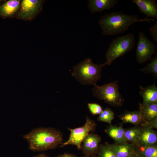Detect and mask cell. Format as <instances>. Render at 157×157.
Returning a JSON list of instances; mask_svg holds the SVG:
<instances>
[{
    "mask_svg": "<svg viewBox=\"0 0 157 157\" xmlns=\"http://www.w3.org/2000/svg\"><path fill=\"white\" fill-rule=\"evenodd\" d=\"M105 131L116 143L127 142L124 136L125 129L121 126H117L110 124Z\"/></svg>",
    "mask_w": 157,
    "mask_h": 157,
    "instance_id": "ac0fdd59",
    "label": "cell"
},
{
    "mask_svg": "<svg viewBox=\"0 0 157 157\" xmlns=\"http://www.w3.org/2000/svg\"><path fill=\"white\" fill-rule=\"evenodd\" d=\"M124 123H129L135 125H140L145 122L141 111H126L119 116Z\"/></svg>",
    "mask_w": 157,
    "mask_h": 157,
    "instance_id": "e0dca14e",
    "label": "cell"
},
{
    "mask_svg": "<svg viewBox=\"0 0 157 157\" xmlns=\"http://www.w3.org/2000/svg\"><path fill=\"white\" fill-rule=\"evenodd\" d=\"M101 140L98 135L91 133H89L83 140L81 149L85 156H94L98 154L99 143Z\"/></svg>",
    "mask_w": 157,
    "mask_h": 157,
    "instance_id": "9c48e42d",
    "label": "cell"
},
{
    "mask_svg": "<svg viewBox=\"0 0 157 157\" xmlns=\"http://www.w3.org/2000/svg\"><path fill=\"white\" fill-rule=\"evenodd\" d=\"M114 113L109 108H106L103 110L99 114L98 119L99 121L106 122L111 124L114 118Z\"/></svg>",
    "mask_w": 157,
    "mask_h": 157,
    "instance_id": "7402d4cb",
    "label": "cell"
},
{
    "mask_svg": "<svg viewBox=\"0 0 157 157\" xmlns=\"http://www.w3.org/2000/svg\"><path fill=\"white\" fill-rule=\"evenodd\" d=\"M135 39L131 33L114 39L109 44L105 55L106 65H110L117 58L126 54L135 47Z\"/></svg>",
    "mask_w": 157,
    "mask_h": 157,
    "instance_id": "277c9868",
    "label": "cell"
},
{
    "mask_svg": "<svg viewBox=\"0 0 157 157\" xmlns=\"http://www.w3.org/2000/svg\"><path fill=\"white\" fill-rule=\"evenodd\" d=\"M96 126L95 122L87 117L85 122L82 126L75 129H68L70 131L69 138L66 141L62 143L60 147L71 145L76 146L79 150L81 149L83 140L90 132L94 131Z\"/></svg>",
    "mask_w": 157,
    "mask_h": 157,
    "instance_id": "8992f818",
    "label": "cell"
},
{
    "mask_svg": "<svg viewBox=\"0 0 157 157\" xmlns=\"http://www.w3.org/2000/svg\"><path fill=\"white\" fill-rule=\"evenodd\" d=\"M23 137L28 142L29 149L33 151L54 149L62 143L63 140L61 133L51 128H36Z\"/></svg>",
    "mask_w": 157,
    "mask_h": 157,
    "instance_id": "7a4b0ae2",
    "label": "cell"
},
{
    "mask_svg": "<svg viewBox=\"0 0 157 157\" xmlns=\"http://www.w3.org/2000/svg\"><path fill=\"white\" fill-rule=\"evenodd\" d=\"M88 2L89 9L93 13L110 10L118 3L117 0H90Z\"/></svg>",
    "mask_w": 157,
    "mask_h": 157,
    "instance_id": "4fadbf2b",
    "label": "cell"
},
{
    "mask_svg": "<svg viewBox=\"0 0 157 157\" xmlns=\"http://www.w3.org/2000/svg\"><path fill=\"white\" fill-rule=\"evenodd\" d=\"M129 157H143L135 150L131 154Z\"/></svg>",
    "mask_w": 157,
    "mask_h": 157,
    "instance_id": "484cf974",
    "label": "cell"
},
{
    "mask_svg": "<svg viewBox=\"0 0 157 157\" xmlns=\"http://www.w3.org/2000/svg\"><path fill=\"white\" fill-rule=\"evenodd\" d=\"M135 150L143 157H157V144L148 146L135 145Z\"/></svg>",
    "mask_w": 157,
    "mask_h": 157,
    "instance_id": "ffe728a7",
    "label": "cell"
},
{
    "mask_svg": "<svg viewBox=\"0 0 157 157\" xmlns=\"http://www.w3.org/2000/svg\"><path fill=\"white\" fill-rule=\"evenodd\" d=\"M149 30L152 37L154 41L157 42V21H156L154 25L149 28Z\"/></svg>",
    "mask_w": 157,
    "mask_h": 157,
    "instance_id": "d4e9b609",
    "label": "cell"
},
{
    "mask_svg": "<svg viewBox=\"0 0 157 157\" xmlns=\"http://www.w3.org/2000/svg\"><path fill=\"white\" fill-rule=\"evenodd\" d=\"M88 106L90 112L93 115H99L103 110L100 105L96 103H88Z\"/></svg>",
    "mask_w": 157,
    "mask_h": 157,
    "instance_id": "cb8c5ba5",
    "label": "cell"
},
{
    "mask_svg": "<svg viewBox=\"0 0 157 157\" xmlns=\"http://www.w3.org/2000/svg\"><path fill=\"white\" fill-rule=\"evenodd\" d=\"M6 1V0H0V3H3V2H5Z\"/></svg>",
    "mask_w": 157,
    "mask_h": 157,
    "instance_id": "f1b7e54d",
    "label": "cell"
},
{
    "mask_svg": "<svg viewBox=\"0 0 157 157\" xmlns=\"http://www.w3.org/2000/svg\"><path fill=\"white\" fill-rule=\"evenodd\" d=\"M44 1L42 0H23L20 9L15 16L18 19L32 21L41 11Z\"/></svg>",
    "mask_w": 157,
    "mask_h": 157,
    "instance_id": "ba28073f",
    "label": "cell"
},
{
    "mask_svg": "<svg viewBox=\"0 0 157 157\" xmlns=\"http://www.w3.org/2000/svg\"><path fill=\"white\" fill-rule=\"evenodd\" d=\"M21 1L19 0L6 1L0 6V17L5 19L15 16L20 9Z\"/></svg>",
    "mask_w": 157,
    "mask_h": 157,
    "instance_id": "7c38bea8",
    "label": "cell"
},
{
    "mask_svg": "<svg viewBox=\"0 0 157 157\" xmlns=\"http://www.w3.org/2000/svg\"><path fill=\"white\" fill-rule=\"evenodd\" d=\"M104 63L95 64L92 60L87 58L75 65L72 76L83 85H94L101 78Z\"/></svg>",
    "mask_w": 157,
    "mask_h": 157,
    "instance_id": "3957f363",
    "label": "cell"
},
{
    "mask_svg": "<svg viewBox=\"0 0 157 157\" xmlns=\"http://www.w3.org/2000/svg\"><path fill=\"white\" fill-rule=\"evenodd\" d=\"M83 157H94V156H84Z\"/></svg>",
    "mask_w": 157,
    "mask_h": 157,
    "instance_id": "f546056e",
    "label": "cell"
},
{
    "mask_svg": "<svg viewBox=\"0 0 157 157\" xmlns=\"http://www.w3.org/2000/svg\"><path fill=\"white\" fill-rule=\"evenodd\" d=\"M140 129V127L135 125L134 127L125 129L124 136L127 142L134 145H137Z\"/></svg>",
    "mask_w": 157,
    "mask_h": 157,
    "instance_id": "d6986e66",
    "label": "cell"
},
{
    "mask_svg": "<svg viewBox=\"0 0 157 157\" xmlns=\"http://www.w3.org/2000/svg\"><path fill=\"white\" fill-rule=\"evenodd\" d=\"M117 157H129L135 148V145L128 142L109 144Z\"/></svg>",
    "mask_w": 157,
    "mask_h": 157,
    "instance_id": "9a60e30c",
    "label": "cell"
},
{
    "mask_svg": "<svg viewBox=\"0 0 157 157\" xmlns=\"http://www.w3.org/2000/svg\"><path fill=\"white\" fill-rule=\"evenodd\" d=\"M139 88V93L143 99L142 105L157 103V87L155 83L147 87L141 85Z\"/></svg>",
    "mask_w": 157,
    "mask_h": 157,
    "instance_id": "5bb4252c",
    "label": "cell"
},
{
    "mask_svg": "<svg viewBox=\"0 0 157 157\" xmlns=\"http://www.w3.org/2000/svg\"><path fill=\"white\" fill-rule=\"evenodd\" d=\"M140 131L136 145L148 146L156 144V132L149 127L141 125Z\"/></svg>",
    "mask_w": 157,
    "mask_h": 157,
    "instance_id": "30bf717a",
    "label": "cell"
},
{
    "mask_svg": "<svg viewBox=\"0 0 157 157\" xmlns=\"http://www.w3.org/2000/svg\"><path fill=\"white\" fill-rule=\"evenodd\" d=\"M118 82V80H116L101 86L94 85L92 89L93 95L111 106H122L124 99L119 91Z\"/></svg>",
    "mask_w": 157,
    "mask_h": 157,
    "instance_id": "5b68a950",
    "label": "cell"
},
{
    "mask_svg": "<svg viewBox=\"0 0 157 157\" xmlns=\"http://www.w3.org/2000/svg\"><path fill=\"white\" fill-rule=\"evenodd\" d=\"M157 1L156 0H133L140 12L146 15L147 18L152 17L157 19Z\"/></svg>",
    "mask_w": 157,
    "mask_h": 157,
    "instance_id": "8fae6325",
    "label": "cell"
},
{
    "mask_svg": "<svg viewBox=\"0 0 157 157\" xmlns=\"http://www.w3.org/2000/svg\"><path fill=\"white\" fill-rule=\"evenodd\" d=\"M56 157H76V156L72 154L65 153L62 155H59Z\"/></svg>",
    "mask_w": 157,
    "mask_h": 157,
    "instance_id": "4316f807",
    "label": "cell"
},
{
    "mask_svg": "<svg viewBox=\"0 0 157 157\" xmlns=\"http://www.w3.org/2000/svg\"><path fill=\"white\" fill-rule=\"evenodd\" d=\"M33 157H49L46 154H41L37 155Z\"/></svg>",
    "mask_w": 157,
    "mask_h": 157,
    "instance_id": "83f0119b",
    "label": "cell"
},
{
    "mask_svg": "<svg viewBox=\"0 0 157 157\" xmlns=\"http://www.w3.org/2000/svg\"><path fill=\"white\" fill-rule=\"evenodd\" d=\"M139 110L142 112L145 122H149L157 120V103L145 105L140 104Z\"/></svg>",
    "mask_w": 157,
    "mask_h": 157,
    "instance_id": "2e32d148",
    "label": "cell"
},
{
    "mask_svg": "<svg viewBox=\"0 0 157 157\" xmlns=\"http://www.w3.org/2000/svg\"><path fill=\"white\" fill-rule=\"evenodd\" d=\"M98 154L99 157H117L107 143L99 144Z\"/></svg>",
    "mask_w": 157,
    "mask_h": 157,
    "instance_id": "603a6c76",
    "label": "cell"
},
{
    "mask_svg": "<svg viewBox=\"0 0 157 157\" xmlns=\"http://www.w3.org/2000/svg\"><path fill=\"white\" fill-rule=\"evenodd\" d=\"M155 56L150 59L149 63L143 68L139 69L141 72L144 73L152 74L154 78L156 79L157 76V54L155 53Z\"/></svg>",
    "mask_w": 157,
    "mask_h": 157,
    "instance_id": "44dd1931",
    "label": "cell"
},
{
    "mask_svg": "<svg viewBox=\"0 0 157 157\" xmlns=\"http://www.w3.org/2000/svg\"><path fill=\"white\" fill-rule=\"evenodd\" d=\"M138 16V15H128L121 12L113 11L101 17L98 23L102 34L110 36L124 33L135 23L154 21L153 19L147 17L139 19Z\"/></svg>",
    "mask_w": 157,
    "mask_h": 157,
    "instance_id": "6da1fadb",
    "label": "cell"
},
{
    "mask_svg": "<svg viewBox=\"0 0 157 157\" xmlns=\"http://www.w3.org/2000/svg\"><path fill=\"white\" fill-rule=\"evenodd\" d=\"M156 49V45L149 40L143 32H140L136 49L137 62L140 64L147 62L150 60Z\"/></svg>",
    "mask_w": 157,
    "mask_h": 157,
    "instance_id": "52a82bcc",
    "label": "cell"
}]
</instances>
